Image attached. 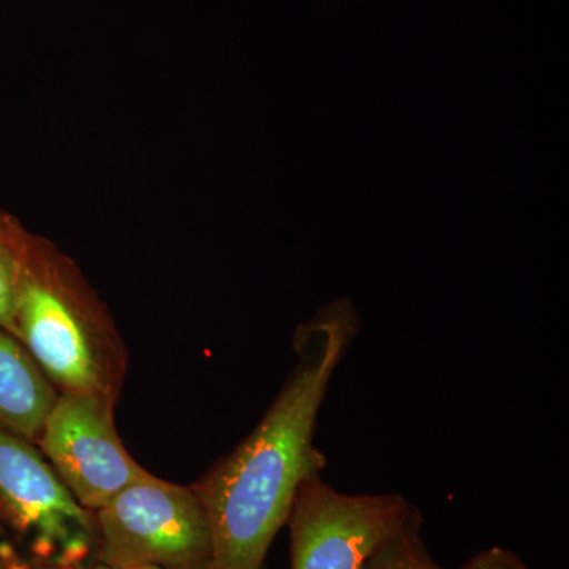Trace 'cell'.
Wrapping results in <instances>:
<instances>
[{
  "mask_svg": "<svg viewBox=\"0 0 569 569\" xmlns=\"http://www.w3.org/2000/svg\"><path fill=\"white\" fill-rule=\"evenodd\" d=\"M460 569H530L515 550L492 546L471 557Z\"/></svg>",
  "mask_w": 569,
  "mask_h": 569,
  "instance_id": "obj_10",
  "label": "cell"
},
{
  "mask_svg": "<svg viewBox=\"0 0 569 569\" xmlns=\"http://www.w3.org/2000/svg\"><path fill=\"white\" fill-rule=\"evenodd\" d=\"M114 408L104 397L58 392L36 441L62 485L91 512L148 473L123 447Z\"/></svg>",
  "mask_w": 569,
  "mask_h": 569,
  "instance_id": "obj_4",
  "label": "cell"
},
{
  "mask_svg": "<svg viewBox=\"0 0 569 569\" xmlns=\"http://www.w3.org/2000/svg\"><path fill=\"white\" fill-rule=\"evenodd\" d=\"M361 569H447L441 567L422 538V515L410 503L406 516L367 556Z\"/></svg>",
  "mask_w": 569,
  "mask_h": 569,
  "instance_id": "obj_8",
  "label": "cell"
},
{
  "mask_svg": "<svg viewBox=\"0 0 569 569\" xmlns=\"http://www.w3.org/2000/svg\"><path fill=\"white\" fill-rule=\"evenodd\" d=\"M359 331L351 299L331 302L299 325L296 362L274 402L249 437L192 486L211 526V569H263L299 486L325 470L316 447L318 413Z\"/></svg>",
  "mask_w": 569,
  "mask_h": 569,
  "instance_id": "obj_1",
  "label": "cell"
},
{
  "mask_svg": "<svg viewBox=\"0 0 569 569\" xmlns=\"http://www.w3.org/2000/svg\"><path fill=\"white\" fill-rule=\"evenodd\" d=\"M28 228L0 209V328L14 336L13 298Z\"/></svg>",
  "mask_w": 569,
  "mask_h": 569,
  "instance_id": "obj_9",
  "label": "cell"
},
{
  "mask_svg": "<svg viewBox=\"0 0 569 569\" xmlns=\"http://www.w3.org/2000/svg\"><path fill=\"white\" fill-rule=\"evenodd\" d=\"M93 518L100 560L112 569H211V526L192 486L146 473Z\"/></svg>",
  "mask_w": 569,
  "mask_h": 569,
  "instance_id": "obj_3",
  "label": "cell"
},
{
  "mask_svg": "<svg viewBox=\"0 0 569 569\" xmlns=\"http://www.w3.org/2000/svg\"><path fill=\"white\" fill-rule=\"evenodd\" d=\"M3 533L0 531V569H2L3 560H10L9 553H7L6 542L2 541Z\"/></svg>",
  "mask_w": 569,
  "mask_h": 569,
  "instance_id": "obj_11",
  "label": "cell"
},
{
  "mask_svg": "<svg viewBox=\"0 0 569 569\" xmlns=\"http://www.w3.org/2000/svg\"><path fill=\"white\" fill-rule=\"evenodd\" d=\"M133 569H168V568L142 567V568H133Z\"/></svg>",
  "mask_w": 569,
  "mask_h": 569,
  "instance_id": "obj_13",
  "label": "cell"
},
{
  "mask_svg": "<svg viewBox=\"0 0 569 569\" xmlns=\"http://www.w3.org/2000/svg\"><path fill=\"white\" fill-rule=\"evenodd\" d=\"M13 326L56 391L118 403L129 367L121 332L80 266L32 231L18 266Z\"/></svg>",
  "mask_w": 569,
  "mask_h": 569,
  "instance_id": "obj_2",
  "label": "cell"
},
{
  "mask_svg": "<svg viewBox=\"0 0 569 569\" xmlns=\"http://www.w3.org/2000/svg\"><path fill=\"white\" fill-rule=\"evenodd\" d=\"M92 569H112V568L108 567V565L100 563V565H97V567H93Z\"/></svg>",
  "mask_w": 569,
  "mask_h": 569,
  "instance_id": "obj_12",
  "label": "cell"
},
{
  "mask_svg": "<svg viewBox=\"0 0 569 569\" xmlns=\"http://www.w3.org/2000/svg\"><path fill=\"white\" fill-rule=\"evenodd\" d=\"M402 493L339 492L321 479L299 486L288 527L290 569H361L370 552L406 516Z\"/></svg>",
  "mask_w": 569,
  "mask_h": 569,
  "instance_id": "obj_5",
  "label": "cell"
},
{
  "mask_svg": "<svg viewBox=\"0 0 569 569\" xmlns=\"http://www.w3.org/2000/svg\"><path fill=\"white\" fill-rule=\"evenodd\" d=\"M56 397L20 340L0 328V429L36 443Z\"/></svg>",
  "mask_w": 569,
  "mask_h": 569,
  "instance_id": "obj_7",
  "label": "cell"
},
{
  "mask_svg": "<svg viewBox=\"0 0 569 569\" xmlns=\"http://www.w3.org/2000/svg\"><path fill=\"white\" fill-rule=\"evenodd\" d=\"M0 531L29 539L39 557H81L96 535L93 512L62 485L36 443L0 429Z\"/></svg>",
  "mask_w": 569,
  "mask_h": 569,
  "instance_id": "obj_6",
  "label": "cell"
}]
</instances>
